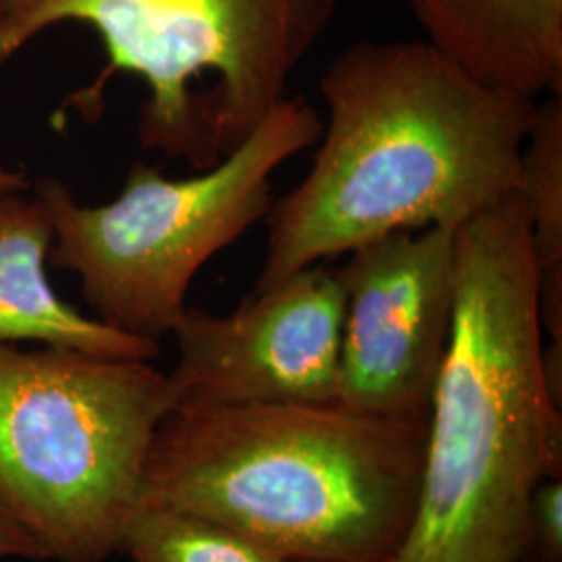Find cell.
<instances>
[{
	"label": "cell",
	"instance_id": "6da1fadb",
	"mask_svg": "<svg viewBox=\"0 0 562 562\" xmlns=\"http://www.w3.org/2000/svg\"><path fill=\"white\" fill-rule=\"evenodd\" d=\"M319 88L322 146L265 217L255 290L392 234L457 232L521 186L538 101L471 78L427 41L359 42Z\"/></svg>",
	"mask_w": 562,
	"mask_h": 562
},
{
	"label": "cell",
	"instance_id": "7a4b0ae2",
	"mask_svg": "<svg viewBox=\"0 0 562 562\" xmlns=\"http://www.w3.org/2000/svg\"><path fill=\"white\" fill-rule=\"evenodd\" d=\"M546 477H562V398L546 378L540 271L517 190L454 234V315L417 503L387 562H521Z\"/></svg>",
	"mask_w": 562,
	"mask_h": 562
},
{
	"label": "cell",
	"instance_id": "3957f363",
	"mask_svg": "<svg viewBox=\"0 0 562 562\" xmlns=\"http://www.w3.org/2000/svg\"><path fill=\"white\" fill-rule=\"evenodd\" d=\"M425 427L341 404L173 406L138 508L196 513L288 562H387L413 519Z\"/></svg>",
	"mask_w": 562,
	"mask_h": 562
},
{
	"label": "cell",
	"instance_id": "277c9868",
	"mask_svg": "<svg viewBox=\"0 0 562 562\" xmlns=\"http://www.w3.org/2000/svg\"><path fill=\"white\" fill-rule=\"evenodd\" d=\"M338 0H0V65L65 21L92 27L109 63L69 104L101 113L115 74L148 88V150L209 169L288 97Z\"/></svg>",
	"mask_w": 562,
	"mask_h": 562
},
{
	"label": "cell",
	"instance_id": "5b68a950",
	"mask_svg": "<svg viewBox=\"0 0 562 562\" xmlns=\"http://www.w3.org/2000/svg\"><path fill=\"white\" fill-rule=\"evenodd\" d=\"M171 408L169 378L150 361L0 344V503L48 561L120 552Z\"/></svg>",
	"mask_w": 562,
	"mask_h": 562
},
{
	"label": "cell",
	"instance_id": "8992f818",
	"mask_svg": "<svg viewBox=\"0 0 562 562\" xmlns=\"http://www.w3.org/2000/svg\"><path fill=\"white\" fill-rule=\"evenodd\" d=\"M322 130L311 102L285 97L199 176L169 180L136 162L120 196L94 206L78 204L60 181L44 180L38 199L55 232L48 259L80 276L101 322L159 341L180 325L202 267L267 217L273 173L319 142Z\"/></svg>",
	"mask_w": 562,
	"mask_h": 562
},
{
	"label": "cell",
	"instance_id": "52a82bcc",
	"mask_svg": "<svg viewBox=\"0 0 562 562\" xmlns=\"http://www.w3.org/2000/svg\"><path fill=\"white\" fill-rule=\"evenodd\" d=\"M454 234H392L352 250L338 269V404L364 415L427 417L454 315Z\"/></svg>",
	"mask_w": 562,
	"mask_h": 562
},
{
	"label": "cell",
	"instance_id": "ba28073f",
	"mask_svg": "<svg viewBox=\"0 0 562 562\" xmlns=\"http://www.w3.org/2000/svg\"><path fill=\"white\" fill-rule=\"evenodd\" d=\"M344 288L313 265L255 290L229 315L188 306L167 373L173 406L338 404Z\"/></svg>",
	"mask_w": 562,
	"mask_h": 562
},
{
	"label": "cell",
	"instance_id": "9c48e42d",
	"mask_svg": "<svg viewBox=\"0 0 562 562\" xmlns=\"http://www.w3.org/2000/svg\"><path fill=\"white\" fill-rule=\"evenodd\" d=\"M429 42L464 74L531 101L562 97V0H411Z\"/></svg>",
	"mask_w": 562,
	"mask_h": 562
},
{
	"label": "cell",
	"instance_id": "30bf717a",
	"mask_svg": "<svg viewBox=\"0 0 562 562\" xmlns=\"http://www.w3.org/2000/svg\"><path fill=\"white\" fill-rule=\"evenodd\" d=\"M53 241V223L38 196L0 194V344L38 341L106 359H159V341L86 317L60 299L46 276Z\"/></svg>",
	"mask_w": 562,
	"mask_h": 562
},
{
	"label": "cell",
	"instance_id": "8fae6325",
	"mask_svg": "<svg viewBox=\"0 0 562 562\" xmlns=\"http://www.w3.org/2000/svg\"><path fill=\"white\" fill-rule=\"evenodd\" d=\"M519 192L540 271L543 334L562 348V97L538 101L522 148Z\"/></svg>",
	"mask_w": 562,
	"mask_h": 562
},
{
	"label": "cell",
	"instance_id": "7c38bea8",
	"mask_svg": "<svg viewBox=\"0 0 562 562\" xmlns=\"http://www.w3.org/2000/svg\"><path fill=\"white\" fill-rule=\"evenodd\" d=\"M120 552L134 562H288L223 522L169 506H140Z\"/></svg>",
	"mask_w": 562,
	"mask_h": 562
},
{
	"label": "cell",
	"instance_id": "4fadbf2b",
	"mask_svg": "<svg viewBox=\"0 0 562 562\" xmlns=\"http://www.w3.org/2000/svg\"><path fill=\"white\" fill-rule=\"evenodd\" d=\"M525 557L538 562H562V477H546L529 501Z\"/></svg>",
	"mask_w": 562,
	"mask_h": 562
},
{
	"label": "cell",
	"instance_id": "5bb4252c",
	"mask_svg": "<svg viewBox=\"0 0 562 562\" xmlns=\"http://www.w3.org/2000/svg\"><path fill=\"white\" fill-rule=\"evenodd\" d=\"M4 559L48 561L41 542L0 503V562Z\"/></svg>",
	"mask_w": 562,
	"mask_h": 562
},
{
	"label": "cell",
	"instance_id": "9a60e30c",
	"mask_svg": "<svg viewBox=\"0 0 562 562\" xmlns=\"http://www.w3.org/2000/svg\"><path fill=\"white\" fill-rule=\"evenodd\" d=\"M25 188H27V181L20 171H13L0 162V194H11V192L21 194Z\"/></svg>",
	"mask_w": 562,
	"mask_h": 562
}]
</instances>
